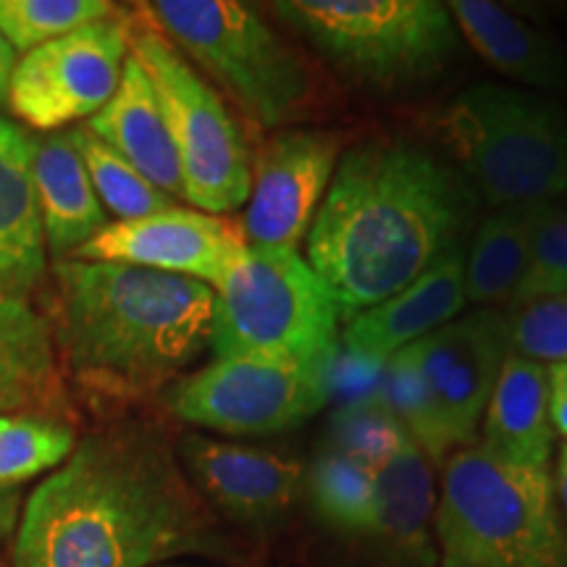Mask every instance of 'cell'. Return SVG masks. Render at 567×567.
I'll return each instance as SVG.
<instances>
[{
  "label": "cell",
  "instance_id": "cell-1",
  "mask_svg": "<svg viewBox=\"0 0 567 567\" xmlns=\"http://www.w3.org/2000/svg\"><path fill=\"white\" fill-rule=\"evenodd\" d=\"M216 523L155 423L124 421L76 442L21 507L11 567H158L216 555Z\"/></svg>",
  "mask_w": 567,
  "mask_h": 567
},
{
  "label": "cell",
  "instance_id": "cell-2",
  "mask_svg": "<svg viewBox=\"0 0 567 567\" xmlns=\"http://www.w3.org/2000/svg\"><path fill=\"white\" fill-rule=\"evenodd\" d=\"M476 193L455 166L402 137L354 145L337 163L308 237V264L342 321L384 302L457 250Z\"/></svg>",
  "mask_w": 567,
  "mask_h": 567
},
{
  "label": "cell",
  "instance_id": "cell-3",
  "mask_svg": "<svg viewBox=\"0 0 567 567\" xmlns=\"http://www.w3.org/2000/svg\"><path fill=\"white\" fill-rule=\"evenodd\" d=\"M216 292L184 276L122 264L55 266L61 365L95 402L163 394L210 344Z\"/></svg>",
  "mask_w": 567,
  "mask_h": 567
},
{
  "label": "cell",
  "instance_id": "cell-4",
  "mask_svg": "<svg viewBox=\"0 0 567 567\" xmlns=\"http://www.w3.org/2000/svg\"><path fill=\"white\" fill-rule=\"evenodd\" d=\"M434 530L442 567H567L551 471L517 467L481 442L442 465Z\"/></svg>",
  "mask_w": 567,
  "mask_h": 567
},
{
  "label": "cell",
  "instance_id": "cell-5",
  "mask_svg": "<svg viewBox=\"0 0 567 567\" xmlns=\"http://www.w3.org/2000/svg\"><path fill=\"white\" fill-rule=\"evenodd\" d=\"M137 9L260 130H281L313 103L316 82L308 61L252 6L153 0Z\"/></svg>",
  "mask_w": 567,
  "mask_h": 567
},
{
  "label": "cell",
  "instance_id": "cell-6",
  "mask_svg": "<svg viewBox=\"0 0 567 567\" xmlns=\"http://www.w3.org/2000/svg\"><path fill=\"white\" fill-rule=\"evenodd\" d=\"M442 134L473 193L494 208L567 195V113L551 97L476 84L446 105Z\"/></svg>",
  "mask_w": 567,
  "mask_h": 567
},
{
  "label": "cell",
  "instance_id": "cell-7",
  "mask_svg": "<svg viewBox=\"0 0 567 567\" xmlns=\"http://www.w3.org/2000/svg\"><path fill=\"white\" fill-rule=\"evenodd\" d=\"M210 350L216 358H274L331 371L339 308L308 260L289 247L247 245L216 289Z\"/></svg>",
  "mask_w": 567,
  "mask_h": 567
},
{
  "label": "cell",
  "instance_id": "cell-8",
  "mask_svg": "<svg viewBox=\"0 0 567 567\" xmlns=\"http://www.w3.org/2000/svg\"><path fill=\"white\" fill-rule=\"evenodd\" d=\"M271 11L316 51L373 87H402L442 71L460 30L439 0H281Z\"/></svg>",
  "mask_w": 567,
  "mask_h": 567
},
{
  "label": "cell",
  "instance_id": "cell-9",
  "mask_svg": "<svg viewBox=\"0 0 567 567\" xmlns=\"http://www.w3.org/2000/svg\"><path fill=\"white\" fill-rule=\"evenodd\" d=\"M130 53L145 69L179 153L184 200L226 216L250 200V145L218 90L137 11L130 17Z\"/></svg>",
  "mask_w": 567,
  "mask_h": 567
},
{
  "label": "cell",
  "instance_id": "cell-10",
  "mask_svg": "<svg viewBox=\"0 0 567 567\" xmlns=\"http://www.w3.org/2000/svg\"><path fill=\"white\" fill-rule=\"evenodd\" d=\"M331 400V371L274 358H216L161 394L179 421L226 436H274Z\"/></svg>",
  "mask_w": 567,
  "mask_h": 567
},
{
  "label": "cell",
  "instance_id": "cell-11",
  "mask_svg": "<svg viewBox=\"0 0 567 567\" xmlns=\"http://www.w3.org/2000/svg\"><path fill=\"white\" fill-rule=\"evenodd\" d=\"M130 55V17L92 21L24 53L13 69L9 105L38 132L92 118L111 101Z\"/></svg>",
  "mask_w": 567,
  "mask_h": 567
},
{
  "label": "cell",
  "instance_id": "cell-12",
  "mask_svg": "<svg viewBox=\"0 0 567 567\" xmlns=\"http://www.w3.org/2000/svg\"><path fill=\"white\" fill-rule=\"evenodd\" d=\"M342 134L279 130L250 158L252 187L243 218L247 245L289 247L308 237L342 155Z\"/></svg>",
  "mask_w": 567,
  "mask_h": 567
},
{
  "label": "cell",
  "instance_id": "cell-13",
  "mask_svg": "<svg viewBox=\"0 0 567 567\" xmlns=\"http://www.w3.org/2000/svg\"><path fill=\"white\" fill-rule=\"evenodd\" d=\"M247 250L243 224L195 208H172L113 221L71 258L174 274L216 289Z\"/></svg>",
  "mask_w": 567,
  "mask_h": 567
},
{
  "label": "cell",
  "instance_id": "cell-14",
  "mask_svg": "<svg viewBox=\"0 0 567 567\" xmlns=\"http://www.w3.org/2000/svg\"><path fill=\"white\" fill-rule=\"evenodd\" d=\"M417 365L452 450L476 442L494 384L509 354V318L481 308L415 342Z\"/></svg>",
  "mask_w": 567,
  "mask_h": 567
},
{
  "label": "cell",
  "instance_id": "cell-15",
  "mask_svg": "<svg viewBox=\"0 0 567 567\" xmlns=\"http://www.w3.org/2000/svg\"><path fill=\"white\" fill-rule=\"evenodd\" d=\"M176 457L208 505L250 528L279 520L305 486V467L297 460L197 431L179 439Z\"/></svg>",
  "mask_w": 567,
  "mask_h": 567
},
{
  "label": "cell",
  "instance_id": "cell-16",
  "mask_svg": "<svg viewBox=\"0 0 567 567\" xmlns=\"http://www.w3.org/2000/svg\"><path fill=\"white\" fill-rule=\"evenodd\" d=\"M465 305V252L457 247L405 289L347 321L339 350L358 363L381 368L392 354L455 321Z\"/></svg>",
  "mask_w": 567,
  "mask_h": 567
},
{
  "label": "cell",
  "instance_id": "cell-17",
  "mask_svg": "<svg viewBox=\"0 0 567 567\" xmlns=\"http://www.w3.org/2000/svg\"><path fill=\"white\" fill-rule=\"evenodd\" d=\"M0 415L69 421L53 326L27 297L0 292Z\"/></svg>",
  "mask_w": 567,
  "mask_h": 567
},
{
  "label": "cell",
  "instance_id": "cell-18",
  "mask_svg": "<svg viewBox=\"0 0 567 567\" xmlns=\"http://www.w3.org/2000/svg\"><path fill=\"white\" fill-rule=\"evenodd\" d=\"M84 126L130 161L153 187L184 200L179 153L166 113L153 82L132 53L126 55L122 82L113 97Z\"/></svg>",
  "mask_w": 567,
  "mask_h": 567
},
{
  "label": "cell",
  "instance_id": "cell-19",
  "mask_svg": "<svg viewBox=\"0 0 567 567\" xmlns=\"http://www.w3.org/2000/svg\"><path fill=\"white\" fill-rule=\"evenodd\" d=\"M45 247L32 182V134L0 118V292L32 300L45 279Z\"/></svg>",
  "mask_w": 567,
  "mask_h": 567
},
{
  "label": "cell",
  "instance_id": "cell-20",
  "mask_svg": "<svg viewBox=\"0 0 567 567\" xmlns=\"http://www.w3.org/2000/svg\"><path fill=\"white\" fill-rule=\"evenodd\" d=\"M32 182L45 245L59 264L109 226L71 130L32 137Z\"/></svg>",
  "mask_w": 567,
  "mask_h": 567
},
{
  "label": "cell",
  "instance_id": "cell-21",
  "mask_svg": "<svg viewBox=\"0 0 567 567\" xmlns=\"http://www.w3.org/2000/svg\"><path fill=\"white\" fill-rule=\"evenodd\" d=\"M434 513V473L413 439L405 436L389 463L375 471L368 534L402 567H434L436 551L429 534Z\"/></svg>",
  "mask_w": 567,
  "mask_h": 567
},
{
  "label": "cell",
  "instance_id": "cell-22",
  "mask_svg": "<svg viewBox=\"0 0 567 567\" xmlns=\"http://www.w3.org/2000/svg\"><path fill=\"white\" fill-rule=\"evenodd\" d=\"M481 444L509 465L551 471L555 425L549 413L547 365L507 354L488 400Z\"/></svg>",
  "mask_w": 567,
  "mask_h": 567
},
{
  "label": "cell",
  "instance_id": "cell-23",
  "mask_svg": "<svg viewBox=\"0 0 567 567\" xmlns=\"http://www.w3.org/2000/svg\"><path fill=\"white\" fill-rule=\"evenodd\" d=\"M446 6L473 51L499 74L542 90L567 82V59L547 32L492 0H452Z\"/></svg>",
  "mask_w": 567,
  "mask_h": 567
},
{
  "label": "cell",
  "instance_id": "cell-24",
  "mask_svg": "<svg viewBox=\"0 0 567 567\" xmlns=\"http://www.w3.org/2000/svg\"><path fill=\"white\" fill-rule=\"evenodd\" d=\"M544 203L496 208L478 224L465 255V297L473 305H509L528 268L530 239Z\"/></svg>",
  "mask_w": 567,
  "mask_h": 567
},
{
  "label": "cell",
  "instance_id": "cell-25",
  "mask_svg": "<svg viewBox=\"0 0 567 567\" xmlns=\"http://www.w3.org/2000/svg\"><path fill=\"white\" fill-rule=\"evenodd\" d=\"M305 486L310 505L326 526L344 534H368L375 496L371 467L326 446L305 473Z\"/></svg>",
  "mask_w": 567,
  "mask_h": 567
},
{
  "label": "cell",
  "instance_id": "cell-26",
  "mask_svg": "<svg viewBox=\"0 0 567 567\" xmlns=\"http://www.w3.org/2000/svg\"><path fill=\"white\" fill-rule=\"evenodd\" d=\"M379 396L384 402L400 429L413 439L425 460L434 465H444L455 455L450 436H446L442 421H439L436 405L425 386L421 365H417L415 344L405 347L381 368Z\"/></svg>",
  "mask_w": 567,
  "mask_h": 567
},
{
  "label": "cell",
  "instance_id": "cell-27",
  "mask_svg": "<svg viewBox=\"0 0 567 567\" xmlns=\"http://www.w3.org/2000/svg\"><path fill=\"white\" fill-rule=\"evenodd\" d=\"M71 140H74L76 151L82 155L97 200L118 221L153 216V213H161L174 205V197L153 187L130 161H124L101 137H95L87 126H71Z\"/></svg>",
  "mask_w": 567,
  "mask_h": 567
},
{
  "label": "cell",
  "instance_id": "cell-28",
  "mask_svg": "<svg viewBox=\"0 0 567 567\" xmlns=\"http://www.w3.org/2000/svg\"><path fill=\"white\" fill-rule=\"evenodd\" d=\"M76 446L69 421L42 415H0V488H17L66 463Z\"/></svg>",
  "mask_w": 567,
  "mask_h": 567
},
{
  "label": "cell",
  "instance_id": "cell-29",
  "mask_svg": "<svg viewBox=\"0 0 567 567\" xmlns=\"http://www.w3.org/2000/svg\"><path fill=\"white\" fill-rule=\"evenodd\" d=\"M111 13L105 0H0V34L17 53H30Z\"/></svg>",
  "mask_w": 567,
  "mask_h": 567
},
{
  "label": "cell",
  "instance_id": "cell-30",
  "mask_svg": "<svg viewBox=\"0 0 567 567\" xmlns=\"http://www.w3.org/2000/svg\"><path fill=\"white\" fill-rule=\"evenodd\" d=\"M405 436L379 394L342 402L329 423L331 450L358 460L373 473L389 463Z\"/></svg>",
  "mask_w": 567,
  "mask_h": 567
},
{
  "label": "cell",
  "instance_id": "cell-31",
  "mask_svg": "<svg viewBox=\"0 0 567 567\" xmlns=\"http://www.w3.org/2000/svg\"><path fill=\"white\" fill-rule=\"evenodd\" d=\"M563 292H567V203L547 200L536 218L528 268L509 308H526Z\"/></svg>",
  "mask_w": 567,
  "mask_h": 567
},
{
  "label": "cell",
  "instance_id": "cell-32",
  "mask_svg": "<svg viewBox=\"0 0 567 567\" xmlns=\"http://www.w3.org/2000/svg\"><path fill=\"white\" fill-rule=\"evenodd\" d=\"M509 318V352L542 365L567 360V292L517 308Z\"/></svg>",
  "mask_w": 567,
  "mask_h": 567
},
{
  "label": "cell",
  "instance_id": "cell-33",
  "mask_svg": "<svg viewBox=\"0 0 567 567\" xmlns=\"http://www.w3.org/2000/svg\"><path fill=\"white\" fill-rule=\"evenodd\" d=\"M549 379V413L555 434L565 436L567 442V360L557 365H547Z\"/></svg>",
  "mask_w": 567,
  "mask_h": 567
},
{
  "label": "cell",
  "instance_id": "cell-34",
  "mask_svg": "<svg viewBox=\"0 0 567 567\" xmlns=\"http://www.w3.org/2000/svg\"><path fill=\"white\" fill-rule=\"evenodd\" d=\"M21 517V496L17 488H0V549L13 542Z\"/></svg>",
  "mask_w": 567,
  "mask_h": 567
},
{
  "label": "cell",
  "instance_id": "cell-35",
  "mask_svg": "<svg viewBox=\"0 0 567 567\" xmlns=\"http://www.w3.org/2000/svg\"><path fill=\"white\" fill-rule=\"evenodd\" d=\"M19 63V53L6 42L3 34H0V105L9 103V87H11V76L13 69Z\"/></svg>",
  "mask_w": 567,
  "mask_h": 567
},
{
  "label": "cell",
  "instance_id": "cell-36",
  "mask_svg": "<svg viewBox=\"0 0 567 567\" xmlns=\"http://www.w3.org/2000/svg\"><path fill=\"white\" fill-rule=\"evenodd\" d=\"M555 492H557L559 509H563V515L567 517V442L559 446L557 473H555Z\"/></svg>",
  "mask_w": 567,
  "mask_h": 567
},
{
  "label": "cell",
  "instance_id": "cell-37",
  "mask_svg": "<svg viewBox=\"0 0 567 567\" xmlns=\"http://www.w3.org/2000/svg\"><path fill=\"white\" fill-rule=\"evenodd\" d=\"M158 567H203V565H158Z\"/></svg>",
  "mask_w": 567,
  "mask_h": 567
}]
</instances>
